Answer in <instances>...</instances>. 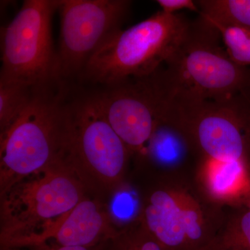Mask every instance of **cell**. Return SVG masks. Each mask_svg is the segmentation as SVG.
Segmentation results:
<instances>
[{"label": "cell", "instance_id": "1", "mask_svg": "<svg viewBox=\"0 0 250 250\" xmlns=\"http://www.w3.org/2000/svg\"><path fill=\"white\" fill-rule=\"evenodd\" d=\"M62 106L64 160L87 190L118 191L132 156L106 119L95 88L63 83Z\"/></svg>", "mask_w": 250, "mask_h": 250}, {"label": "cell", "instance_id": "2", "mask_svg": "<svg viewBox=\"0 0 250 250\" xmlns=\"http://www.w3.org/2000/svg\"><path fill=\"white\" fill-rule=\"evenodd\" d=\"M191 22L184 15L161 10L129 29L116 31L90 58L79 83L108 86L150 75L177 50Z\"/></svg>", "mask_w": 250, "mask_h": 250}, {"label": "cell", "instance_id": "3", "mask_svg": "<svg viewBox=\"0 0 250 250\" xmlns=\"http://www.w3.org/2000/svg\"><path fill=\"white\" fill-rule=\"evenodd\" d=\"M223 213L193 178L164 174L143 198L138 220L167 250H207Z\"/></svg>", "mask_w": 250, "mask_h": 250}, {"label": "cell", "instance_id": "4", "mask_svg": "<svg viewBox=\"0 0 250 250\" xmlns=\"http://www.w3.org/2000/svg\"><path fill=\"white\" fill-rule=\"evenodd\" d=\"M87 190L64 159L11 184L1 192V249L42 232L83 200Z\"/></svg>", "mask_w": 250, "mask_h": 250}, {"label": "cell", "instance_id": "5", "mask_svg": "<svg viewBox=\"0 0 250 250\" xmlns=\"http://www.w3.org/2000/svg\"><path fill=\"white\" fill-rule=\"evenodd\" d=\"M62 83L35 88L21 116L0 134L1 192L63 159Z\"/></svg>", "mask_w": 250, "mask_h": 250}, {"label": "cell", "instance_id": "6", "mask_svg": "<svg viewBox=\"0 0 250 250\" xmlns=\"http://www.w3.org/2000/svg\"><path fill=\"white\" fill-rule=\"evenodd\" d=\"M164 65L176 90L218 103L238 98L250 71L231 61L217 28L200 15Z\"/></svg>", "mask_w": 250, "mask_h": 250}, {"label": "cell", "instance_id": "7", "mask_svg": "<svg viewBox=\"0 0 250 250\" xmlns=\"http://www.w3.org/2000/svg\"><path fill=\"white\" fill-rule=\"evenodd\" d=\"M60 0H25L9 24L1 29L0 82L33 87L60 82L52 21Z\"/></svg>", "mask_w": 250, "mask_h": 250}, {"label": "cell", "instance_id": "8", "mask_svg": "<svg viewBox=\"0 0 250 250\" xmlns=\"http://www.w3.org/2000/svg\"><path fill=\"white\" fill-rule=\"evenodd\" d=\"M92 87L112 128L131 156L141 160L174 93L165 65L147 76Z\"/></svg>", "mask_w": 250, "mask_h": 250}, {"label": "cell", "instance_id": "9", "mask_svg": "<svg viewBox=\"0 0 250 250\" xmlns=\"http://www.w3.org/2000/svg\"><path fill=\"white\" fill-rule=\"evenodd\" d=\"M131 3L128 0H60L57 50L60 82H80L93 54L108 36L121 29Z\"/></svg>", "mask_w": 250, "mask_h": 250}, {"label": "cell", "instance_id": "10", "mask_svg": "<svg viewBox=\"0 0 250 250\" xmlns=\"http://www.w3.org/2000/svg\"><path fill=\"white\" fill-rule=\"evenodd\" d=\"M172 102L200 159L248 162L245 129L248 110L241 97L231 103H218L176 90Z\"/></svg>", "mask_w": 250, "mask_h": 250}, {"label": "cell", "instance_id": "11", "mask_svg": "<svg viewBox=\"0 0 250 250\" xmlns=\"http://www.w3.org/2000/svg\"><path fill=\"white\" fill-rule=\"evenodd\" d=\"M118 231L113 228L111 216L103 203L98 199L85 196L42 232L21 242L13 248L43 243L93 248L108 241Z\"/></svg>", "mask_w": 250, "mask_h": 250}, {"label": "cell", "instance_id": "12", "mask_svg": "<svg viewBox=\"0 0 250 250\" xmlns=\"http://www.w3.org/2000/svg\"><path fill=\"white\" fill-rule=\"evenodd\" d=\"M192 176L208 200L224 208L241 205L250 190V167L247 161L200 159Z\"/></svg>", "mask_w": 250, "mask_h": 250}, {"label": "cell", "instance_id": "13", "mask_svg": "<svg viewBox=\"0 0 250 250\" xmlns=\"http://www.w3.org/2000/svg\"><path fill=\"white\" fill-rule=\"evenodd\" d=\"M207 250H250V210L224 207L223 220Z\"/></svg>", "mask_w": 250, "mask_h": 250}, {"label": "cell", "instance_id": "14", "mask_svg": "<svg viewBox=\"0 0 250 250\" xmlns=\"http://www.w3.org/2000/svg\"><path fill=\"white\" fill-rule=\"evenodd\" d=\"M34 89L18 82H0V134L21 116L30 103Z\"/></svg>", "mask_w": 250, "mask_h": 250}, {"label": "cell", "instance_id": "15", "mask_svg": "<svg viewBox=\"0 0 250 250\" xmlns=\"http://www.w3.org/2000/svg\"><path fill=\"white\" fill-rule=\"evenodd\" d=\"M202 16L217 28L231 61L239 66L250 67V27Z\"/></svg>", "mask_w": 250, "mask_h": 250}, {"label": "cell", "instance_id": "16", "mask_svg": "<svg viewBox=\"0 0 250 250\" xmlns=\"http://www.w3.org/2000/svg\"><path fill=\"white\" fill-rule=\"evenodd\" d=\"M196 2L202 16L250 27V0H199Z\"/></svg>", "mask_w": 250, "mask_h": 250}, {"label": "cell", "instance_id": "17", "mask_svg": "<svg viewBox=\"0 0 250 250\" xmlns=\"http://www.w3.org/2000/svg\"><path fill=\"white\" fill-rule=\"evenodd\" d=\"M105 250H167L137 220V223L118 230L107 241Z\"/></svg>", "mask_w": 250, "mask_h": 250}, {"label": "cell", "instance_id": "18", "mask_svg": "<svg viewBox=\"0 0 250 250\" xmlns=\"http://www.w3.org/2000/svg\"><path fill=\"white\" fill-rule=\"evenodd\" d=\"M156 2L160 6L161 11L168 14H179V11L188 10L200 14L196 1L192 0H157Z\"/></svg>", "mask_w": 250, "mask_h": 250}, {"label": "cell", "instance_id": "19", "mask_svg": "<svg viewBox=\"0 0 250 250\" xmlns=\"http://www.w3.org/2000/svg\"><path fill=\"white\" fill-rule=\"evenodd\" d=\"M107 241L93 248H85V247H71L62 246L52 243H43L22 248H6L1 250H105Z\"/></svg>", "mask_w": 250, "mask_h": 250}, {"label": "cell", "instance_id": "20", "mask_svg": "<svg viewBox=\"0 0 250 250\" xmlns=\"http://www.w3.org/2000/svg\"><path fill=\"white\" fill-rule=\"evenodd\" d=\"M245 137H246L247 161L250 167V113L246 122Z\"/></svg>", "mask_w": 250, "mask_h": 250}, {"label": "cell", "instance_id": "21", "mask_svg": "<svg viewBox=\"0 0 250 250\" xmlns=\"http://www.w3.org/2000/svg\"><path fill=\"white\" fill-rule=\"evenodd\" d=\"M241 97L243 98V100L246 102L247 106L249 108V111L250 112V71L249 76H248V80H247L246 85H245L244 88H243V90H242Z\"/></svg>", "mask_w": 250, "mask_h": 250}, {"label": "cell", "instance_id": "22", "mask_svg": "<svg viewBox=\"0 0 250 250\" xmlns=\"http://www.w3.org/2000/svg\"><path fill=\"white\" fill-rule=\"evenodd\" d=\"M239 206H241V207H245V208L250 210V190L247 194L246 197L243 198V200H242L241 205Z\"/></svg>", "mask_w": 250, "mask_h": 250}]
</instances>
